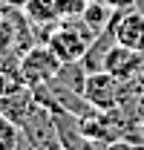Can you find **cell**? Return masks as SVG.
Listing matches in <instances>:
<instances>
[{
    "label": "cell",
    "instance_id": "6da1fadb",
    "mask_svg": "<svg viewBox=\"0 0 144 150\" xmlns=\"http://www.w3.org/2000/svg\"><path fill=\"white\" fill-rule=\"evenodd\" d=\"M98 35L84 23V18H66V20H58L52 26V32L46 38V46L64 64H75V61H81L87 55V49H90V43Z\"/></svg>",
    "mask_w": 144,
    "mask_h": 150
},
{
    "label": "cell",
    "instance_id": "7a4b0ae2",
    "mask_svg": "<svg viewBox=\"0 0 144 150\" xmlns=\"http://www.w3.org/2000/svg\"><path fill=\"white\" fill-rule=\"evenodd\" d=\"M127 87H130V81H121V78L109 75L107 69H95V72H87L84 78L81 98L95 110H115L124 101Z\"/></svg>",
    "mask_w": 144,
    "mask_h": 150
},
{
    "label": "cell",
    "instance_id": "3957f363",
    "mask_svg": "<svg viewBox=\"0 0 144 150\" xmlns=\"http://www.w3.org/2000/svg\"><path fill=\"white\" fill-rule=\"evenodd\" d=\"M64 67V61L55 55L46 43H32L18 61V72L26 87H37V84H49L58 78Z\"/></svg>",
    "mask_w": 144,
    "mask_h": 150
},
{
    "label": "cell",
    "instance_id": "277c9868",
    "mask_svg": "<svg viewBox=\"0 0 144 150\" xmlns=\"http://www.w3.org/2000/svg\"><path fill=\"white\" fill-rule=\"evenodd\" d=\"M20 133L26 136V142H29L32 150H64L55 112L46 110V107H40L37 101L32 104V110L26 112V118L20 124Z\"/></svg>",
    "mask_w": 144,
    "mask_h": 150
},
{
    "label": "cell",
    "instance_id": "5b68a950",
    "mask_svg": "<svg viewBox=\"0 0 144 150\" xmlns=\"http://www.w3.org/2000/svg\"><path fill=\"white\" fill-rule=\"evenodd\" d=\"M104 69L121 81H136L144 69V52H136L130 46H121V43H112L109 46L107 58H104Z\"/></svg>",
    "mask_w": 144,
    "mask_h": 150
},
{
    "label": "cell",
    "instance_id": "8992f818",
    "mask_svg": "<svg viewBox=\"0 0 144 150\" xmlns=\"http://www.w3.org/2000/svg\"><path fill=\"white\" fill-rule=\"evenodd\" d=\"M112 35H115V43L130 46V49H136V52H144V15L138 9L115 12Z\"/></svg>",
    "mask_w": 144,
    "mask_h": 150
},
{
    "label": "cell",
    "instance_id": "52a82bcc",
    "mask_svg": "<svg viewBox=\"0 0 144 150\" xmlns=\"http://www.w3.org/2000/svg\"><path fill=\"white\" fill-rule=\"evenodd\" d=\"M35 104V95H32V87H18V90H9V93L0 95V115L9 118L12 124H23L26 112L32 110Z\"/></svg>",
    "mask_w": 144,
    "mask_h": 150
},
{
    "label": "cell",
    "instance_id": "ba28073f",
    "mask_svg": "<svg viewBox=\"0 0 144 150\" xmlns=\"http://www.w3.org/2000/svg\"><path fill=\"white\" fill-rule=\"evenodd\" d=\"M26 29H29V26L20 18H15L9 9L0 12V52H12L23 38H32Z\"/></svg>",
    "mask_w": 144,
    "mask_h": 150
},
{
    "label": "cell",
    "instance_id": "9c48e42d",
    "mask_svg": "<svg viewBox=\"0 0 144 150\" xmlns=\"http://www.w3.org/2000/svg\"><path fill=\"white\" fill-rule=\"evenodd\" d=\"M23 15L32 26H52L58 23V0H23Z\"/></svg>",
    "mask_w": 144,
    "mask_h": 150
},
{
    "label": "cell",
    "instance_id": "30bf717a",
    "mask_svg": "<svg viewBox=\"0 0 144 150\" xmlns=\"http://www.w3.org/2000/svg\"><path fill=\"white\" fill-rule=\"evenodd\" d=\"M81 18H84V23L90 26L95 35H101L104 29H109V26H112V20H115V9L109 6L107 0H90Z\"/></svg>",
    "mask_w": 144,
    "mask_h": 150
},
{
    "label": "cell",
    "instance_id": "8fae6325",
    "mask_svg": "<svg viewBox=\"0 0 144 150\" xmlns=\"http://www.w3.org/2000/svg\"><path fill=\"white\" fill-rule=\"evenodd\" d=\"M90 0H58V18L66 20V18H81L84 9H87Z\"/></svg>",
    "mask_w": 144,
    "mask_h": 150
},
{
    "label": "cell",
    "instance_id": "7c38bea8",
    "mask_svg": "<svg viewBox=\"0 0 144 150\" xmlns=\"http://www.w3.org/2000/svg\"><path fill=\"white\" fill-rule=\"evenodd\" d=\"M107 3L115 12H124V9H133V6H136V0H107Z\"/></svg>",
    "mask_w": 144,
    "mask_h": 150
},
{
    "label": "cell",
    "instance_id": "4fadbf2b",
    "mask_svg": "<svg viewBox=\"0 0 144 150\" xmlns=\"http://www.w3.org/2000/svg\"><path fill=\"white\" fill-rule=\"evenodd\" d=\"M133 9H138V12L144 15V0H136V6H133Z\"/></svg>",
    "mask_w": 144,
    "mask_h": 150
}]
</instances>
